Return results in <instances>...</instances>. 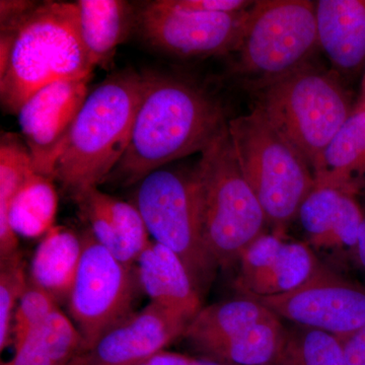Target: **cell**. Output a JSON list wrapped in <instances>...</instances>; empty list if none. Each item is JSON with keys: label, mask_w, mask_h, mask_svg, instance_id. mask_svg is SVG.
Wrapping results in <instances>:
<instances>
[{"label": "cell", "mask_w": 365, "mask_h": 365, "mask_svg": "<svg viewBox=\"0 0 365 365\" xmlns=\"http://www.w3.org/2000/svg\"><path fill=\"white\" fill-rule=\"evenodd\" d=\"M128 148L106 182L138 184L169 163L202 153L227 124L220 102L176 76L148 73Z\"/></svg>", "instance_id": "cell-1"}, {"label": "cell", "mask_w": 365, "mask_h": 365, "mask_svg": "<svg viewBox=\"0 0 365 365\" xmlns=\"http://www.w3.org/2000/svg\"><path fill=\"white\" fill-rule=\"evenodd\" d=\"M0 28V101L6 113L18 114L53 83L91 78L95 66L81 40L76 2H36Z\"/></svg>", "instance_id": "cell-2"}, {"label": "cell", "mask_w": 365, "mask_h": 365, "mask_svg": "<svg viewBox=\"0 0 365 365\" xmlns=\"http://www.w3.org/2000/svg\"><path fill=\"white\" fill-rule=\"evenodd\" d=\"M143 88V74L124 69L88 93L53 175L72 197L106 182L121 160Z\"/></svg>", "instance_id": "cell-3"}, {"label": "cell", "mask_w": 365, "mask_h": 365, "mask_svg": "<svg viewBox=\"0 0 365 365\" xmlns=\"http://www.w3.org/2000/svg\"><path fill=\"white\" fill-rule=\"evenodd\" d=\"M191 175L204 246L217 267L237 265L269 223L240 169L227 124L204 148Z\"/></svg>", "instance_id": "cell-4"}, {"label": "cell", "mask_w": 365, "mask_h": 365, "mask_svg": "<svg viewBox=\"0 0 365 365\" xmlns=\"http://www.w3.org/2000/svg\"><path fill=\"white\" fill-rule=\"evenodd\" d=\"M252 86L255 105L314 175L329 144L354 109L347 91L333 73L309 63Z\"/></svg>", "instance_id": "cell-5"}, {"label": "cell", "mask_w": 365, "mask_h": 365, "mask_svg": "<svg viewBox=\"0 0 365 365\" xmlns=\"http://www.w3.org/2000/svg\"><path fill=\"white\" fill-rule=\"evenodd\" d=\"M227 125L240 169L269 225L281 232L299 216L314 189L313 170L258 106L249 114L228 120Z\"/></svg>", "instance_id": "cell-6"}, {"label": "cell", "mask_w": 365, "mask_h": 365, "mask_svg": "<svg viewBox=\"0 0 365 365\" xmlns=\"http://www.w3.org/2000/svg\"><path fill=\"white\" fill-rule=\"evenodd\" d=\"M318 47L316 2L254 1L235 51L237 71L253 83L277 78L309 63Z\"/></svg>", "instance_id": "cell-7"}, {"label": "cell", "mask_w": 365, "mask_h": 365, "mask_svg": "<svg viewBox=\"0 0 365 365\" xmlns=\"http://www.w3.org/2000/svg\"><path fill=\"white\" fill-rule=\"evenodd\" d=\"M151 240L181 259L199 294L215 275V262L204 246L191 170L165 167L137 184L135 202Z\"/></svg>", "instance_id": "cell-8"}, {"label": "cell", "mask_w": 365, "mask_h": 365, "mask_svg": "<svg viewBox=\"0 0 365 365\" xmlns=\"http://www.w3.org/2000/svg\"><path fill=\"white\" fill-rule=\"evenodd\" d=\"M287 331L277 314L245 297L202 307L182 338L202 357L234 365H273Z\"/></svg>", "instance_id": "cell-9"}, {"label": "cell", "mask_w": 365, "mask_h": 365, "mask_svg": "<svg viewBox=\"0 0 365 365\" xmlns=\"http://www.w3.org/2000/svg\"><path fill=\"white\" fill-rule=\"evenodd\" d=\"M81 235L83 255L67 304L86 353L101 336L133 313L139 282L135 266L117 259L90 230Z\"/></svg>", "instance_id": "cell-10"}, {"label": "cell", "mask_w": 365, "mask_h": 365, "mask_svg": "<svg viewBox=\"0 0 365 365\" xmlns=\"http://www.w3.org/2000/svg\"><path fill=\"white\" fill-rule=\"evenodd\" d=\"M249 9L235 13H190L155 0L141 4L135 11V26L155 49L182 58H206L237 51Z\"/></svg>", "instance_id": "cell-11"}, {"label": "cell", "mask_w": 365, "mask_h": 365, "mask_svg": "<svg viewBox=\"0 0 365 365\" xmlns=\"http://www.w3.org/2000/svg\"><path fill=\"white\" fill-rule=\"evenodd\" d=\"M254 299L279 318L325 331L339 339L365 326V287L321 263L306 282L292 292Z\"/></svg>", "instance_id": "cell-12"}, {"label": "cell", "mask_w": 365, "mask_h": 365, "mask_svg": "<svg viewBox=\"0 0 365 365\" xmlns=\"http://www.w3.org/2000/svg\"><path fill=\"white\" fill-rule=\"evenodd\" d=\"M91 78L60 81L41 88L18 113L24 143L36 170L53 178L74 121L88 96Z\"/></svg>", "instance_id": "cell-13"}, {"label": "cell", "mask_w": 365, "mask_h": 365, "mask_svg": "<svg viewBox=\"0 0 365 365\" xmlns=\"http://www.w3.org/2000/svg\"><path fill=\"white\" fill-rule=\"evenodd\" d=\"M237 264V288L255 299L292 292L313 275L319 262L307 245L264 234L245 250Z\"/></svg>", "instance_id": "cell-14"}, {"label": "cell", "mask_w": 365, "mask_h": 365, "mask_svg": "<svg viewBox=\"0 0 365 365\" xmlns=\"http://www.w3.org/2000/svg\"><path fill=\"white\" fill-rule=\"evenodd\" d=\"M188 322L150 302L98 338L85 353L91 365H137L182 337Z\"/></svg>", "instance_id": "cell-15"}, {"label": "cell", "mask_w": 365, "mask_h": 365, "mask_svg": "<svg viewBox=\"0 0 365 365\" xmlns=\"http://www.w3.org/2000/svg\"><path fill=\"white\" fill-rule=\"evenodd\" d=\"M135 269L139 287L151 302L189 324L202 309L201 295L188 270L170 249L151 240L137 259Z\"/></svg>", "instance_id": "cell-16"}, {"label": "cell", "mask_w": 365, "mask_h": 365, "mask_svg": "<svg viewBox=\"0 0 365 365\" xmlns=\"http://www.w3.org/2000/svg\"><path fill=\"white\" fill-rule=\"evenodd\" d=\"M297 217L313 246L354 249L364 215L352 194L314 187Z\"/></svg>", "instance_id": "cell-17"}, {"label": "cell", "mask_w": 365, "mask_h": 365, "mask_svg": "<svg viewBox=\"0 0 365 365\" xmlns=\"http://www.w3.org/2000/svg\"><path fill=\"white\" fill-rule=\"evenodd\" d=\"M319 47L333 66L354 71L365 61V0L316 2Z\"/></svg>", "instance_id": "cell-18"}, {"label": "cell", "mask_w": 365, "mask_h": 365, "mask_svg": "<svg viewBox=\"0 0 365 365\" xmlns=\"http://www.w3.org/2000/svg\"><path fill=\"white\" fill-rule=\"evenodd\" d=\"M79 32L91 63L111 68L118 47L135 25V11L123 0H78Z\"/></svg>", "instance_id": "cell-19"}, {"label": "cell", "mask_w": 365, "mask_h": 365, "mask_svg": "<svg viewBox=\"0 0 365 365\" xmlns=\"http://www.w3.org/2000/svg\"><path fill=\"white\" fill-rule=\"evenodd\" d=\"M83 235L54 225L36 248L29 280L60 302H67L83 255Z\"/></svg>", "instance_id": "cell-20"}, {"label": "cell", "mask_w": 365, "mask_h": 365, "mask_svg": "<svg viewBox=\"0 0 365 365\" xmlns=\"http://www.w3.org/2000/svg\"><path fill=\"white\" fill-rule=\"evenodd\" d=\"M316 186L354 195L365 182V108H354L334 137L314 173Z\"/></svg>", "instance_id": "cell-21"}, {"label": "cell", "mask_w": 365, "mask_h": 365, "mask_svg": "<svg viewBox=\"0 0 365 365\" xmlns=\"http://www.w3.org/2000/svg\"><path fill=\"white\" fill-rule=\"evenodd\" d=\"M83 353V337L59 309L16 346L14 356L1 365H71Z\"/></svg>", "instance_id": "cell-22"}, {"label": "cell", "mask_w": 365, "mask_h": 365, "mask_svg": "<svg viewBox=\"0 0 365 365\" xmlns=\"http://www.w3.org/2000/svg\"><path fill=\"white\" fill-rule=\"evenodd\" d=\"M38 173L21 137L4 133L0 139V259L20 252L19 237L7 223L9 206L26 180Z\"/></svg>", "instance_id": "cell-23"}, {"label": "cell", "mask_w": 365, "mask_h": 365, "mask_svg": "<svg viewBox=\"0 0 365 365\" xmlns=\"http://www.w3.org/2000/svg\"><path fill=\"white\" fill-rule=\"evenodd\" d=\"M53 181L35 173L14 196L7 223L18 237H44L54 227L58 195Z\"/></svg>", "instance_id": "cell-24"}, {"label": "cell", "mask_w": 365, "mask_h": 365, "mask_svg": "<svg viewBox=\"0 0 365 365\" xmlns=\"http://www.w3.org/2000/svg\"><path fill=\"white\" fill-rule=\"evenodd\" d=\"M275 365H349L342 341L318 329L297 325L287 331Z\"/></svg>", "instance_id": "cell-25"}, {"label": "cell", "mask_w": 365, "mask_h": 365, "mask_svg": "<svg viewBox=\"0 0 365 365\" xmlns=\"http://www.w3.org/2000/svg\"><path fill=\"white\" fill-rule=\"evenodd\" d=\"M25 264L21 252L0 259V349L11 344L14 311L28 287Z\"/></svg>", "instance_id": "cell-26"}, {"label": "cell", "mask_w": 365, "mask_h": 365, "mask_svg": "<svg viewBox=\"0 0 365 365\" xmlns=\"http://www.w3.org/2000/svg\"><path fill=\"white\" fill-rule=\"evenodd\" d=\"M59 309V304L51 294L29 280L23 297L14 311L11 325V344L16 348L30 334L35 332Z\"/></svg>", "instance_id": "cell-27"}, {"label": "cell", "mask_w": 365, "mask_h": 365, "mask_svg": "<svg viewBox=\"0 0 365 365\" xmlns=\"http://www.w3.org/2000/svg\"><path fill=\"white\" fill-rule=\"evenodd\" d=\"M170 9L190 13H235L249 9L254 1L246 0H162Z\"/></svg>", "instance_id": "cell-28"}, {"label": "cell", "mask_w": 365, "mask_h": 365, "mask_svg": "<svg viewBox=\"0 0 365 365\" xmlns=\"http://www.w3.org/2000/svg\"><path fill=\"white\" fill-rule=\"evenodd\" d=\"M342 341L349 365H365V326Z\"/></svg>", "instance_id": "cell-29"}, {"label": "cell", "mask_w": 365, "mask_h": 365, "mask_svg": "<svg viewBox=\"0 0 365 365\" xmlns=\"http://www.w3.org/2000/svg\"><path fill=\"white\" fill-rule=\"evenodd\" d=\"M35 4V1L1 0L0 1V26L18 20L26 11H30Z\"/></svg>", "instance_id": "cell-30"}, {"label": "cell", "mask_w": 365, "mask_h": 365, "mask_svg": "<svg viewBox=\"0 0 365 365\" xmlns=\"http://www.w3.org/2000/svg\"><path fill=\"white\" fill-rule=\"evenodd\" d=\"M192 360L186 355L163 350L137 365H191Z\"/></svg>", "instance_id": "cell-31"}, {"label": "cell", "mask_w": 365, "mask_h": 365, "mask_svg": "<svg viewBox=\"0 0 365 365\" xmlns=\"http://www.w3.org/2000/svg\"><path fill=\"white\" fill-rule=\"evenodd\" d=\"M354 251L356 253L357 260H359L360 266L365 271V216L364 222L361 223V227H360L359 239H357Z\"/></svg>", "instance_id": "cell-32"}, {"label": "cell", "mask_w": 365, "mask_h": 365, "mask_svg": "<svg viewBox=\"0 0 365 365\" xmlns=\"http://www.w3.org/2000/svg\"><path fill=\"white\" fill-rule=\"evenodd\" d=\"M191 365H234L227 364V362L218 361V360L207 359V357H200V359H193Z\"/></svg>", "instance_id": "cell-33"}, {"label": "cell", "mask_w": 365, "mask_h": 365, "mask_svg": "<svg viewBox=\"0 0 365 365\" xmlns=\"http://www.w3.org/2000/svg\"><path fill=\"white\" fill-rule=\"evenodd\" d=\"M71 365H91L90 362H88V359H86L85 353L79 355V356L76 357L73 361L71 362Z\"/></svg>", "instance_id": "cell-34"}, {"label": "cell", "mask_w": 365, "mask_h": 365, "mask_svg": "<svg viewBox=\"0 0 365 365\" xmlns=\"http://www.w3.org/2000/svg\"><path fill=\"white\" fill-rule=\"evenodd\" d=\"M355 108H357V109H364V108H365V74L364 79V85H362L361 97H360L359 104L355 106Z\"/></svg>", "instance_id": "cell-35"}]
</instances>
